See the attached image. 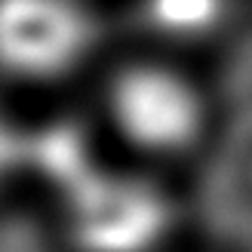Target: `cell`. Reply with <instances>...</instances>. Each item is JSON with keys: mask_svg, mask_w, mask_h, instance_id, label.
<instances>
[{"mask_svg": "<svg viewBox=\"0 0 252 252\" xmlns=\"http://www.w3.org/2000/svg\"><path fill=\"white\" fill-rule=\"evenodd\" d=\"M59 200L65 231L80 252H154L175 224L172 197L132 172L95 166Z\"/></svg>", "mask_w": 252, "mask_h": 252, "instance_id": "obj_1", "label": "cell"}, {"mask_svg": "<svg viewBox=\"0 0 252 252\" xmlns=\"http://www.w3.org/2000/svg\"><path fill=\"white\" fill-rule=\"evenodd\" d=\"M111 117L126 142L154 157L185 154L206 126L200 93L166 68L120 74L111 90Z\"/></svg>", "mask_w": 252, "mask_h": 252, "instance_id": "obj_2", "label": "cell"}, {"mask_svg": "<svg viewBox=\"0 0 252 252\" xmlns=\"http://www.w3.org/2000/svg\"><path fill=\"white\" fill-rule=\"evenodd\" d=\"M93 25L77 0H0V68L46 80L90 49Z\"/></svg>", "mask_w": 252, "mask_h": 252, "instance_id": "obj_3", "label": "cell"}, {"mask_svg": "<svg viewBox=\"0 0 252 252\" xmlns=\"http://www.w3.org/2000/svg\"><path fill=\"white\" fill-rule=\"evenodd\" d=\"M98 166L93 145L77 126L49 123L37 132H22V172H31L43 188L62 197Z\"/></svg>", "mask_w": 252, "mask_h": 252, "instance_id": "obj_4", "label": "cell"}, {"mask_svg": "<svg viewBox=\"0 0 252 252\" xmlns=\"http://www.w3.org/2000/svg\"><path fill=\"white\" fill-rule=\"evenodd\" d=\"M228 0H145V19L154 31L169 37H203L219 28Z\"/></svg>", "mask_w": 252, "mask_h": 252, "instance_id": "obj_5", "label": "cell"}, {"mask_svg": "<svg viewBox=\"0 0 252 252\" xmlns=\"http://www.w3.org/2000/svg\"><path fill=\"white\" fill-rule=\"evenodd\" d=\"M22 172V132L12 129L6 117H0V188H6L12 175Z\"/></svg>", "mask_w": 252, "mask_h": 252, "instance_id": "obj_6", "label": "cell"}]
</instances>
